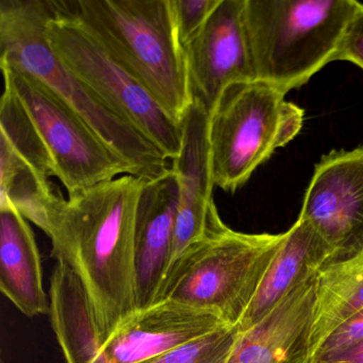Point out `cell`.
I'll return each instance as SVG.
<instances>
[{
  "label": "cell",
  "instance_id": "cell-1",
  "mask_svg": "<svg viewBox=\"0 0 363 363\" xmlns=\"http://www.w3.org/2000/svg\"><path fill=\"white\" fill-rule=\"evenodd\" d=\"M145 182L123 175L67 199L56 188L46 209L52 256L82 279L103 342L137 312L135 216Z\"/></svg>",
  "mask_w": 363,
  "mask_h": 363
},
{
  "label": "cell",
  "instance_id": "cell-2",
  "mask_svg": "<svg viewBox=\"0 0 363 363\" xmlns=\"http://www.w3.org/2000/svg\"><path fill=\"white\" fill-rule=\"evenodd\" d=\"M52 0H0V67L43 82L130 167L152 182L171 169L169 159L130 123L108 107L61 62L46 38Z\"/></svg>",
  "mask_w": 363,
  "mask_h": 363
},
{
  "label": "cell",
  "instance_id": "cell-3",
  "mask_svg": "<svg viewBox=\"0 0 363 363\" xmlns=\"http://www.w3.org/2000/svg\"><path fill=\"white\" fill-rule=\"evenodd\" d=\"M86 28L178 122L192 105L172 0H71Z\"/></svg>",
  "mask_w": 363,
  "mask_h": 363
},
{
  "label": "cell",
  "instance_id": "cell-4",
  "mask_svg": "<svg viewBox=\"0 0 363 363\" xmlns=\"http://www.w3.org/2000/svg\"><path fill=\"white\" fill-rule=\"evenodd\" d=\"M356 0H246L259 80L284 94L335 61Z\"/></svg>",
  "mask_w": 363,
  "mask_h": 363
},
{
  "label": "cell",
  "instance_id": "cell-5",
  "mask_svg": "<svg viewBox=\"0 0 363 363\" xmlns=\"http://www.w3.org/2000/svg\"><path fill=\"white\" fill-rule=\"evenodd\" d=\"M305 112L262 80L231 84L209 120L214 186L235 193L303 128Z\"/></svg>",
  "mask_w": 363,
  "mask_h": 363
},
{
  "label": "cell",
  "instance_id": "cell-6",
  "mask_svg": "<svg viewBox=\"0 0 363 363\" xmlns=\"http://www.w3.org/2000/svg\"><path fill=\"white\" fill-rule=\"evenodd\" d=\"M284 239L286 233H238L223 222L172 271L160 301L209 310L238 326Z\"/></svg>",
  "mask_w": 363,
  "mask_h": 363
},
{
  "label": "cell",
  "instance_id": "cell-7",
  "mask_svg": "<svg viewBox=\"0 0 363 363\" xmlns=\"http://www.w3.org/2000/svg\"><path fill=\"white\" fill-rule=\"evenodd\" d=\"M46 38L61 62L108 107L152 142L169 161L182 148V123L169 116L147 89L124 69L72 7L52 0Z\"/></svg>",
  "mask_w": 363,
  "mask_h": 363
},
{
  "label": "cell",
  "instance_id": "cell-8",
  "mask_svg": "<svg viewBox=\"0 0 363 363\" xmlns=\"http://www.w3.org/2000/svg\"><path fill=\"white\" fill-rule=\"evenodd\" d=\"M0 67L4 84L24 106L54 163L55 177L62 182L69 196L133 175L126 161L43 82L18 69Z\"/></svg>",
  "mask_w": 363,
  "mask_h": 363
},
{
  "label": "cell",
  "instance_id": "cell-9",
  "mask_svg": "<svg viewBox=\"0 0 363 363\" xmlns=\"http://www.w3.org/2000/svg\"><path fill=\"white\" fill-rule=\"evenodd\" d=\"M246 0H220L205 26L184 46L192 103L209 116L231 84L258 80Z\"/></svg>",
  "mask_w": 363,
  "mask_h": 363
},
{
  "label": "cell",
  "instance_id": "cell-10",
  "mask_svg": "<svg viewBox=\"0 0 363 363\" xmlns=\"http://www.w3.org/2000/svg\"><path fill=\"white\" fill-rule=\"evenodd\" d=\"M299 218L308 220L333 252L331 260L363 248V145L333 150L315 165Z\"/></svg>",
  "mask_w": 363,
  "mask_h": 363
},
{
  "label": "cell",
  "instance_id": "cell-11",
  "mask_svg": "<svg viewBox=\"0 0 363 363\" xmlns=\"http://www.w3.org/2000/svg\"><path fill=\"white\" fill-rule=\"evenodd\" d=\"M209 120V114L192 103L180 121L182 148L171 161L179 186V201L165 280L178 263L201 246L223 223L212 196L216 186L210 157Z\"/></svg>",
  "mask_w": 363,
  "mask_h": 363
},
{
  "label": "cell",
  "instance_id": "cell-12",
  "mask_svg": "<svg viewBox=\"0 0 363 363\" xmlns=\"http://www.w3.org/2000/svg\"><path fill=\"white\" fill-rule=\"evenodd\" d=\"M227 325L209 310L163 299L125 320L101 352L110 363H147Z\"/></svg>",
  "mask_w": 363,
  "mask_h": 363
},
{
  "label": "cell",
  "instance_id": "cell-13",
  "mask_svg": "<svg viewBox=\"0 0 363 363\" xmlns=\"http://www.w3.org/2000/svg\"><path fill=\"white\" fill-rule=\"evenodd\" d=\"M178 201L179 186L173 169L144 184L135 216L137 311L160 301L171 263Z\"/></svg>",
  "mask_w": 363,
  "mask_h": 363
},
{
  "label": "cell",
  "instance_id": "cell-14",
  "mask_svg": "<svg viewBox=\"0 0 363 363\" xmlns=\"http://www.w3.org/2000/svg\"><path fill=\"white\" fill-rule=\"evenodd\" d=\"M316 276L295 289L267 318L240 335L227 363H308Z\"/></svg>",
  "mask_w": 363,
  "mask_h": 363
},
{
  "label": "cell",
  "instance_id": "cell-15",
  "mask_svg": "<svg viewBox=\"0 0 363 363\" xmlns=\"http://www.w3.org/2000/svg\"><path fill=\"white\" fill-rule=\"evenodd\" d=\"M333 252L308 220L299 218L269 264L256 295L239 323L246 331L267 318L295 289L316 276Z\"/></svg>",
  "mask_w": 363,
  "mask_h": 363
},
{
  "label": "cell",
  "instance_id": "cell-16",
  "mask_svg": "<svg viewBox=\"0 0 363 363\" xmlns=\"http://www.w3.org/2000/svg\"><path fill=\"white\" fill-rule=\"evenodd\" d=\"M0 289L28 318L50 313L35 235L11 206L0 207Z\"/></svg>",
  "mask_w": 363,
  "mask_h": 363
},
{
  "label": "cell",
  "instance_id": "cell-17",
  "mask_svg": "<svg viewBox=\"0 0 363 363\" xmlns=\"http://www.w3.org/2000/svg\"><path fill=\"white\" fill-rule=\"evenodd\" d=\"M50 315L67 363H110L94 308L79 276L57 261L50 277Z\"/></svg>",
  "mask_w": 363,
  "mask_h": 363
},
{
  "label": "cell",
  "instance_id": "cell-18",
  "mask_svg": "<svg viewBox=\"0 0 363 363\" xmlns=\"http://www.w3.org/2000/svg\"><path fill=\"white\" fill-rule=\"evenodd\" d=\"M362 309L363 248L347 258L328 261L316 274L309 360L340 325Z\"/></svg>",
  "mask_w": 363,
  "mask_h": 363
},
{
  "label": "cell",
  "instance_id": "cell-19",
  "mask_svg": "<svg viewBox=\"0 0 363 363\" xmlns=\"http://www.w3.org/2000/svg\"><path fill=\"white\" fill-rule=\"evenodd\" d=\"M240 335L239 327L227 325L147 363H227Z\"/></svg>",
  "mask_w": 363,
  "mask_h": 363
},
{
  "label": "cell",
  "instance_id": "cell-20",
  "mask_svg": "<svg viewBox=\"0 0 363 363\" xmlns=\"http://www.w3.org/2000/svg\"><path fill=\"white\" fill-rule=\"evenodd\" d=\"M220 0H172L176 30L182 46L205 26Z\"/></svg>",
  "mask_w": 363,
  "mask_h": 363
},
{
  "label": "cell",
  "instance_id": "cell-21",
  "mask_svg": "<svg viewBox=\"0 0 363 363\" xmlns=\"http://www.w3.org/2000/svg\"><path fill=\"white\" fill-rule=\"evenodd\" d=\"M363 340V309L340 325L318 348L309 362L327 360Z\"/></svg>",
  "mask_w": 363,
  "mask_h": 363
},
{
  "label": "cell",
  "instance_id": "cell-22",
  "mask_svg": "<svg viewBox=\"0 0 363 363\" xmlns=\"http://www.w3.org/2000/svg\"><path fill=\"white\" fill-rule=\"evenodd\" d=\"M348 61L363 69V4H359L344 31L335 61Z\"/></svg>",
  "mask_w": 363,
  "mask_h": 363
},
{
  "label": "cell",
  "instance_id": "cell-23",
  "mask_svg": "<svg viewBox=\"0 0 363 363\" xmlns=\"http://www.w3.org/2000/svg\"><path fill=\"white\" fill-rule=\"evenodd\" d=\"M313 363H363V340L327 360Z\"/></svg>",
  "mask_w": 363,
  "mask_h": 363
},
{
  "label": "cell",
  "instance_id": "cell-24",
  "mask_svg": "<svg viewBox=\"0 0 363 363\" xmlns=\"http://www.w3.org/2000/svg\"><path fill=\"white\" fill-rule=\"evenodd\" d=\"M1 363H4V362H1Z\"/></svg>",
  "mask_w": 363,
  "mask_h": 363
}]
</instances>
